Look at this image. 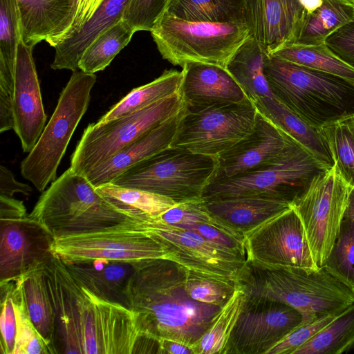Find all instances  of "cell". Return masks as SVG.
Returning a JSON list of instances; mask_svg holds the SVG:
<instances>
[{"label":"cell","mask_w":354,"mask_h":354,"mask_svg":"<svg viewBox=\"0 0 354 354\" xmlns=\"http://www.w3.org/2000/svg\"><path fill=\"white\" fill-rule=\"evenodd\" d=\"M185 107L94 167L84 176L95 187L110 183L130 167L169 148Z\"/></svg>","instance_id":"obj_22"},{"label":"cell","mask_w":354,"mask_h":354,"mask_svg":"<svg viewBox=\"0 0 354 354\" xmlns=\"http://www.w3.org/2000/svg\"><path fill=\"white\" fill-rule=\"evenodd\" d=\"M44 265L14 281H16L21 290L32 324L49 347L51 354H55L57 353L55 345V315L44 280Z\"/></svg>","instance_id":"obj_29"},{"label":"cell","mask_w":354,"mask_h":354,"mask_svg":"<svg viewBox=\"0 0 354 354\" xmlns=\"http://www.w3.org/2000/svg\"><path fill=\"white\" fill-rule=\"evenodd\" d=\"M43 273L55 315L57 353H137L142 335L129 308L88 289L56 254Z\"/></svg>","instance_id":"obj_1"},{"label":"cell","mask_w":354,"mask_h":354,"mask_svg":"<svg viewBox=\"0 0 354 354\" xmlns=\"http://www.w3.org/2000/svg\"><path fill=\"white\" fill-rule=\"evenodd\" d=\"M354 17V4L348 0H324L304 20L293 44L317 45Z\"/></svg>","instance_id":"obj_32"},{"label":"cell","mask_w":354,"mask_h":354,"mask_svg":"<svg viewBox=\"0 0 354 354\" xmlns=\"http://www.w3.org/2000/svg\"><path fill=\"white\" fill-rule=\"evenodd\" d=\"M152 235L166 258L190 272L234 281L247 258L220 247L198 233L168 224L158 217L142 215L133 219Z\"/></svg>","instance_id":"obj_14"},{"label":"cell","mask_w":354,"mask_h":354,"mask_svg":"<svg viewBox=\"0 0 354 354\" xmlns=\"http://www.w3.org/2000/svg\"><path fill=\"white\" fill-rule=\"evenodd\" d=\"M334 165L343 179L354 187V115L327 124L320 129Z\"/></svg>","instance_id":"obj_37"},{"label":"cell","mask_w":354,"mask_h":354,"mask_svg":"<svg viewBox=\"0 0 354 354\" xmlns=\"http://www.w3.org/2000/svg\"><path fill=\"white\" fill-rule=\"evenodd\" d=\"M131 0H104L92 18L80 31L63 40L55 47L54 70L79 69L80 59L86 48L103 31L123 19Z\"/></svg>","instance_id":"obj_25"},{"label":"cell","mask_w":354,"mask_h":354,"mask_svg":"<svg viewBox=\"0 0 354 354\" xmlns=\"http://www.w3.org/2000/svg\"><path fill=\"white\" fill-rule=\"evenodd\" d=\"M328 169L298 144L279 162L232 177L215 176L205 188V201L230 197L261 195L290 203L310 185L317 175Z\"/></svg>","instance_id":"obj_9"},{"label":"cell","mask_w":354,"mask_h":354,"mask_svg":"<svg viewBox=\"0 0 354 354\" xmlns=\"http://www.w3.org/2000/svg\"><path fill=\"white\" fill-rule=\"evenodd\" d=\"M104 0H71V11L59 44L81 30L94 15ZM57 44V45H58Z\"/></svg>","instance_id":"obj_49"},{"label":"cell","mask_w":354,"mask_h":354,"mask_svg":"<svg viewBox=\"0 0 354 354\" xmlns=\"http://www.w3.org/2000/svg\"><path fill=\"white\" fill-rule=\"evenodd\" d=\"M132 264L125 301L141 335L192 346L222 307L191 298L185 289L187 270L171 260L148 259Z\"/></svg>","instance_id":"obj_2"},{"label":"cell","mask_w":354,"mask_h":354,"mask_svg":"<svg viewBox=\"0 0 354 354\" xmlns=\"http://www.w3.org/2000/svg\"><path fill=\"white\" fill-rule=\"evenodd\" d=\"M1 287V353L13 354L17 329L12 299L13 281L0 283Z\"/></svg>","instance_id":"obj_46"},{"label":"cell","mask_w":354,"mask_h":354,"mask_svg":"<svg viewBox=\"0 0 354 354\" xmlns=\"http://www.w3.org/2000/svg\"><path fill=\"white\" fill-rule=\"evenodd\" d=\"M30 217L54 238L89 232L132 220L69 167L44 190Z\"/></svg>","instance_id":"obj_5"},{"label":"cell","mask_w":354,"mask_h":354,"mask_svg":"<svg viewBox=\"0 0 354 354\" xmlns=\"http://www.w3.org/2000/svg\"><path fill=\"white\" fill-rule=\"evenodd\" d=\"M95 74L73 72L55 109L33 149L21 163V174L39 192L57 176V170L72 136L87 111Z\"/></svg>","instance_id":"obj_8"},{"label":"cell","mask_w":354,"mask_h":354,"mask_svg":"<svg viewBox=\"0 0 354 354\" xmlns=\"http://www.w3.org/2000/svg\"><path fill=\"white\" fill-rule=\"evenodd\" d=\"M354 345V304L337 315L293 354H340Z\"/></svg>","instance_id":"obj_35"},{"label":"cell","mask_w":354,"mask_h":354,"mask_svg":"<svg viewBox=\"0 0 354 354\" xmlns=\"http://www.w3.org/2000/svg\"><path fill=\"white\" fill-rule=\"evenodd\" d=\"M27 215L23 201L0 196V218H18Z\"/></svg>","instance_id":"obj_51"},{"label":"cell","mask_w":354,"mask_h":354,"mask_svg":"<svg viewBox=\"0 0 354 354\" xmlns=\"http://www.w3.org/2000/svg\"><path fill=\"white\" fill-rule=\"evenodd\" d=\"M150 32L162 57L182 68L192 62L226 68L250 35L245 23L189 21L165 12Z\"/></svg>","instance_id":"obj_6"},{"label":"cell","mask_w":354,"mask_h":354,"mask_svg":"<svg viewBox=\"0 0 354 354\" xmlns=\"http://www.w3.org/2000/svg\"><path fill=\"white\" fill-rule=\"evenodd\" d=\"M183 77L182 71L165 70L152 82L131 90L96 123L102 124L126 116L179 92Z\"/></svg>","instance_id":"obj_30"},{"label":"cell","mask_w":354,"mask_h":354,"mask_svg":"<svg viewBox=\"0 0 354 354\" xmlns=\"http://www.w3.org/2000/svg\"><path fill=\"white\" fill-rule=\"evenodd\" d=\"M253 102L259 113L313 154L327 168L330 169L334 165L330 149L319 129L306 123L274 97H263Z\"/></svg>","instance_id":"obj_27"},{"label":"cell","mask_w":354,"mask_h":354,"mask_svg":"<svg viewBox=\"0 0 354 354\" xmlns=\"http://www.w3.org/2000/svg\"><path fill=\"white\" fill-rule=\"evenodd\" d=\"M161 354H194L192 346L178 341L162 339L160 340Z\"/></svg>","instance_id":"obj_52"},{"label":"cell","mask_w":354,"mask_h":354,"mask_svg":"<svg viewBox=\"0 0 354 354\" xmlns=\"http://www.w3.org/2000/svg\"><path fill=\"white\" fill-rule=\"evenodd\" d=\"M96 190L110 204L133 219L142 215L158 217L176 203L147 191L107 183Z\"/></svg>","instance_id":"obj_33"},{"label":"cell","mask_w":354,"mask_h":354,"mask_svg":"<svg viewBox=\"0 0 354 354\" xmlns=\"http://www.w3.org/2000/svg\"><path fill=\"white\" fill-rule=\"evenodd\" d=\"M218 170L217 157L169 147L130 167L114 185L154 193L176 203L203 199Z\"/></svg>","instance_id":"obj_7"},{"label":"cell","mask_w":354,"mask_h":354,"mask_svg":"<svg viewBox=\"0 0 354 354\" xmlns=\"http://www.w3.org/2000/svg\"><path fill=\"white\" fill-rule=\"evenodd\" d=\"M245 296L236 288L201 337L192 346L194 354H223L241 311Z\"/></svg>","instance_id":"obj_38"},{"label":"cell","mask_w":354,"mask_h":354,"mask_svg":"<svg viewBox=\"0 0 354 354\" xmlns=\"http://www.w3.org/2000/svg\"><path fill=\"white\" fill-rule=\"evenodd\" d=\"M234 281L223 279L187 270L185 289L199 302L223 307L236 290Z\"/></svg>","instance_id":"obj_42"},{"label":"cell","mask_w":354,"mask_h":354,"mask_svg":"<svg viewBox=\"0 0 354 354\" xmlns=\"http://www.w3.org/2000/svg\"><path fill=\"white\" fill-rule=\"evenodd\" d=\"M324 43L335 55L354 68V17L329 35Z\"/></svg>","instance_id":"obj_48"},{"label":"cell","mask_w":354,"mask_h":354,"mask_svg":"<svg viewBox=\"0 0 354 354\" xmlns=\"http://www.w3.org/2000/svg\"><path fill=\"white\" fill-rule=\"evenodd\" d=\"M51 251L64 262L105 259L133 263L166 258L162 245L133 220L102 230L55 238Z\"/></svg>","instance_id":"obj_13"},{"label":"cell","mask_w":354,"mask_h":354,"mask_svg":"<svg viewBox=\"0 0 354 354\" xmlns=\"http://www.w3.org/2000/svg\"><path fill=\"white\" fill-rule=\"evenodd\" d=\"M245 0H168L165 12L177 18L210 23H245Z\"/></svg>","instance_id":"obj_31"},{"label":"cell","mask_w":354,"mask_h":354,"mask_svg":"<svg viewBox=\"0 0 354 354\" xmlns=\"http://www.w3.org/2000/svg\"><path fill=\"white\" fill-rule=\"evenodd\" d=\"M298 144L258 111L252 131L217 157L215 176L232 177L274 165Z\"/></svg>","instance_id":"obj_18"},{"label":"cell","mask_w":354,"mask_h":354,"mask_svg":"<svg viewBox=\"0 0 354 354\" xmlns=\"http://www.w3.org/2000/svg\"><path fill=\"white\" fill-rule=\"evenodd\" d=\"M247 259L281 267L315 271L306 233L292 206L244 235Z\"/></svg>","instance_id":"obj_16"},{"label":"cell","mask_w":354,"mask_h":354,"mask_svg":"<svg viewBox=\"0 0 354 354\" xmlns=\"http://www.w3.org/2000/svg\"><path fill=\"white\" fill-rule=\"evenodd\" d=\"M0 283L17 280L53 255L55 238L29 215L0 218Z\"/></svg>","instance_id":"obj_17"},{"label":"cell","mask_w":354,"mask_h":354,"mask_svg":"<svg viewBox=\"0 0 354 354\" xmlns=\"http://www.w3.org/2000/svg\"><path fill=\"white\" fill-rule=\"evenodd\" d=\"M182 68L180 92L187 109H202L249 99L225 67L192 62Z\"/></svg>","instance_id":"obj_21"},{"label":"cell","mask_w":354,"mask_h":354,"mask_svg":"<svg viewBox=\"0 0 354 354\" xmlns=\"http://www.w3.org/2000/svg\"><path fill=\"white\" fill-rule=\"evenodd\" d=\"M271 55L354 83V68L335 55L324 43L317 45L289 44Z\"/></svg>","instance_id":"obj_36"},{"label":"cell","mask_w":354,"mask_h":354,"mask_svg":"<svg viewBox=\"0 0 354 354\" xmlns=\"http://www.w3.org/2000/svg\"><path fill=\"white\" fill-rule=\"evenodd\" d=\"M32 188L17 180L13 174L3 165L0 166V196L12 197L15 193L30 195Z\"/></svg>","instance_id":"obj_50"},{"label":"cell","mask_w":354,"mask_h":354,"mask_svg":"<svg viewBox=\"0 0 354 354\" xmlns=\"http://www.w3.org/2000/svg\"><path fill=\"white\" fill-rule=\"evenodd\" d=\"M247 297L285 303L302 315L301 324L338 315L354 304V293L324 267L315 271L281 267L247 259L235 278Z\"/></svg>","instance_id":"obj_3"},{"label":"cell","mask_w":354,"mask_h":354,"mask_svg":"<svg viewBox=\"0 0 354 354\" xmlns=\"http://www.w3.org/2000/svg\"><path fill=\"white\" fill-rule=\"evenodd\" d=\"M158 218L168 224L201 223L225 227L212 216L203 199L176 203Z\"/></svg>","instance_id":"obj_45"},{"label":"cell","mask_w":354,"mask_h":354,"mask_svg":"<svg viewBox=\"0 0 354 354\" xmlns=\"http://www.w3.org/2000/svg\"><path fill=\"white\" fill-rule=\"evenodd\" d=\"M64 263L71 274L95 294L126 306L124 290L133 272L132 263L96 259Z\"/></svg>","instance_id":"obj_26"},{"label":"cell","mask_w":354,"mask_h":354,"mask_svg":"<svg viewBox=\"0 0 354 354\" xmlns=\"http://www.w3.org/2000/svg\"><path fill=\"white\" fill-rule=\"evenodd\" d=\"M354 293V223L343 218L335 243L323 266Z\"/></svg>","instance_id":"obj_39"},{"label":"cell","mask_w":354,"mask_h":354,"mask_svg":"<svg viewBox=\"0 0 354 354\" xmlns=\"http://www.w3.org/2000/svg\"><path fill=\"white\" fill-rule=\"evenodd\" d=\"M344 218L354 223V187H351L346 207L344 214Z\"/></svg>","instance_id":"obj_53"},{"label":"cell","mask_w":354,"mask_h":354,"mask_svg":"<svg viewBox=\"0 0 354 354\" xmlns=\"http://www.w3.org/2000/svg\"><path fill=\"white\" fill-rule=\"evenodd\" d=\"M168 0H131L123 17L136 32L151 31L164 12Z\"/></svg>","instance_id":"obj_44"},{"label":"cell","mask_w":354,"mask_h":354,"mask_svg":"<svg viewBox=\"0 0 354 354\" xmlns=\"http://www.w3.org/2000/svg\"><path fill=\"white\" fill-rule=\"evenodd\" d=\"M309 15L301 0H245V23L268 54L293 44Z\"/></svg>","instance_id":"obj_19"},{"label":"cell","mask_w":354,"mask_h":354,"mask_svg":"<svg viewBox=\"0 0 354 354\" xmlns=\"http://www.w3.org/2000/svg\"><path fill=\"white\" fill-rule=\"evenodd\" d=\"M22 41L33 46L46 41L55 47L71 11V0H16Z\"/></svg>","instance_id":"obj_24"},{"label":"cell","mask_w":354,"mask_h":354,"mask_svg":"<svg viewBox=\"0 0 354 354\" xmlns=\"http://www.w3.org/2000/svg\"><path fill=\"white\" fill-rule=\"evenodd\" d=\"M33 46L21 39L17 50L13 113L15 129L24 152L29 153L38 141L47 119L32 56Z\"/></svg>","instance_id":"obj_20"},{"label":"cell","mask_w":354,"mask_h":354,"mask_svg":"<svg viewBox=\"0 0 354 354\" xmlns=\"http://www.w3.org/2000/svg\"><path fill=\"white\" fill-rule=\"evenodd\" d=\"M264 75L275 99L308 124L354 115V83L266 53Z\"/></svg>","instance_id":"obj_4"},{"label":"cell","mask_w":354,"mask_h":354,"mask_svg":"<svg viewBox=\"0 0 354 354\" xmlns=\"http://www.w3.org/2000/svg\"><path fill=\"white\" fill-rule=\"evenodd\" d=\"M205 202L209 212L217 221L243 236L292 207V203L288 201L261 195L241 196Z\"/></svg>","instance_id":"obj_23"},{"label":"cell","mask_w":354,"mask_h":354,"mask_svg":"<svg viewBox=\"0 0 354 354\" xmlns=\"http://www.w3.org/2000/svg\"><path fill=\"white\" fill-rule=\"evenodd\" d=\"M266 52L251 36L234 53L226 69L252 102L263 97H274L264 75Z\"/></svg>","instance_id":"obj_28"},{"label":"cell","mask_w":354,"mask_h":354,"mask_svg":"<svg viewBox=\"0 0 354 354\" xmlns=\"http://www.w3.org/2000/svg\"><path fill=\"white\" fill-rule=\"evenodd\" d=\"M171 225L193 230L209 241L247 258L244 236L225 227L201 223Z\"/></svg>","instance_id":"obj_43"},{"label":"cell","mask_w":354,"mask_h":354,"mask_svg":"<svg viewBox=\"0 0 354 354\" xmlns=\"http://www.w3.org/2000/svg\"><path fill=\"white\" fill-rule=\"evenodd\" d=\"M136 32L122 19L103 31L83 53L78 68L86 73L103 71L131 41Z\"/></svg>","instance_id":"obj_34"},{"label":"cell","mask_w":354,"mask_h":354,"mask_svg":"<svg viewBox=\"0 0 354 354\" xmlns=\"http://www.w3.org/2000/svg\"><path fill=\"white\" fill-rule=\"evenodd\" d=\"M180 92L124 117L84 129L71 159V170L85 176L96 166L185 107Z\"/></svg>","instance_id":"obj_10"},{"label":"cell","mask_w":354,"mask_h":354,"mask_svg":"<svg viewBox=\"0 0 354 354\" xmlns=\"http://www.w3.org/2000/svg\"><path fill=\"white\" fill-rule=\"evenodd\" d=\"M351 187L334 165L315 176L306 190L292 203L319 268L324 266L338 235Z\"/></svg>","instance_id":"obj_12"},{"label":"cell","mask_w":354,"mask_h":354,"mask_svg":"<svg viewBox=\"0 0 354 354\" xmlns=\"http://www.w3.org/2000/svg\"><path fill=\"white\" fill-rule=\"evenodd\" d=\"M301 322V314L288 304L245 297L223 354H267Z\"/></svg>","instance_id":"obj_15"},{"label":"cell","mask_w":354,"mask_h":354,"mask_svg":"<svg viewBox=\"0 0 354 354\" xmlns=\"http://www.w3.org/2000/svg\"><path fill=\"white\" fill-rule=\"evenodd\" d=\"M12 299L17 322L13 354H51L28 315L21 290L16 281H13Z\"/></svg>","instance_id":"obj_40"},{"label":"cell","mask_w":354,"mask_h":354,"mask_svg":"<svg viewBox=\"0 0 354 354\" xmlns=\"http://www.w3.org/2000/svg\"><path fill=\"white\" fill-rule=\"evenodd\" d=\"M21 39L16 0H0V69H15Z\"/></svg>","instance_id":"obj_41"},{"label":"cell","mask_w":354,"mask_h":354,"mask_svg":"<svg viewBox=\"0 0 354 354\" xmlns=\"http://www.w3.org/2000/svg\"><path fill=\"white\" fill-rule=\"evenodd\" d=\"M336 316L325 315L310 322L301 324L270 349L267 354H293Z\"/></svg>","instance_id":"obj_47"},{"label":"cell","mask_w":354,"mask_h":354,"mask_svg":"<svg viewBox=\"0 0 354 354\" xmlns=\"http://www.w3.org/2000/svg\"><path fill=\"white\" fill-rule=\"evenodd\" d=\"M257 113L250 99L202 109L185 107L171 147L218 157L252 131Z\"/></svg>","instance_id":"obj_11"},{"label":"cell","mask_w":354,"mask_h":354,"mask_svg":"<svg viewBox=\"0 0 354 354\" xmlns=\"http://www.w3.org/2000/svg\"><path fill=\"white\" fill-rule=\"evenodd\" d=\"M350 1L351 3H353L354 4V0H348Z\"/></svg>","instance_id":"obj_54"}]
</instances>
